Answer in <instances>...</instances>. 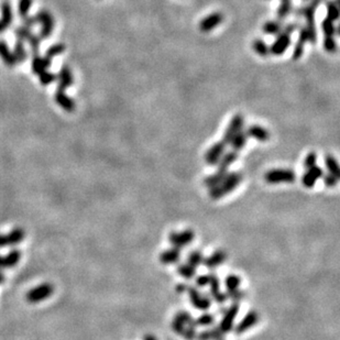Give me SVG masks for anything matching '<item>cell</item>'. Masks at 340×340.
Listing matches in <instances>:
<instances>
[{"label": "cell", "instance_id": "obj_45", "mask_svg": "<svg viewBox=\"0 0 340 340\" xmlns=\"http://www.w3.org/2000/svg\"><path fill=\"white\" fill-rule=\"evenodd\" d=\"M32 3V0H20L19 2V15L22 20L28 17V12L31 8Z\"/></svg>", "mask_w": 340, "mask_h": 340}, {"label": "cell", "instance_id": "obj_19", "mask_svg": "<svg viewBox=\"0 0 340 340\" xmlns=\"http://www.w3.org/2000/svg\"><path fill=\"white\" fill-rule=\"evenodd\" d=\"M307 41H308V35H307L306 28L305 26H303L300 29L299 40H297L296 42L294 50H293V54H292V59L294 61H299L303 56V54H304V47H305Z\"/></svg>", "mask_w": 340, "mask_h": 340}, {"label": "cell", "instance_id": "obj_12", "mask_svg": "<svg viewBox=\"0 0 340 340\" xmlns=\"http://www.w3.org/2000/svg\"><path fill=\"white\" fill-rule=\"evenodd\" d=\"M258 323H259V314L256 311L248 312L246 314V316L239 321V324H237L234 327L235 332L237 335H241V333L251 329L252 327L256 326Z\"/></svg>", "mask_w": 340, "mask_h": 340}, {"label": "cell", "instance_id": "obj_42", "mask_svg": "<svg viewBox=\"0 0 340 340\" xmlns=\"http://www.w3.org/2000/svg\"><path fill=\"white\" fill-rule=\"evenodd\" d=\"M224 287H226L227 291H234L240 288L241 285V278L240 276L236 274H229L226 278H224Z\"/></svg>", "mask_w": 340, "mask_h": 340}, {"label": "cell", "instance_id": "obj_51", "mask_svg": "<svg viewBox=\"0 0 340 340\" xmlns=\"http://www.w3.org/2000/svg\"><path fill=\"white\" fill-rule=\"evenodd\" d=\"M210 276H211V273L209 274H203V275H199L196 277V287L197 288H206L209 285L210 282Z\"/></svg>", "mask_w": 340, "mask_h": 340}, {"label": "cell", "instance_id": "obj_11", "mask_svg": "<svg viewBox=\"0 0 340 340\" xmlns=\"http://www.w3.org/2000/svg\"><path fill=\"white\" fill-rule=\"evenodd\" d=\"M291 41H292V39H291V34L285 32L278 33L276 35L275 41L273 42L272 45L270 46V54L275 56L282 55L291 45Z\"/></svg>", "mask_w": 340, "mask_h": 340}, {"label": "cell", "instance_id": "obj_36", "mask_svg": "<svg viewBox=\"0 0 340 340\" xmlns=\"http://www.w3.org/2000/svg\"><path fill=\"white\" fill-rule=\"evenodd\" d=\"M196 327H210L215 324V316L210 313H204L197 318H194Z\"/></svg>", "mask_w": 340, "mask_h": 340}, {"label": "cell", "instance_id": "obj_54", "mask_svg": "<svg viewBox=\"0 0 340 340\" xmlns=\"http://www.w3.org/2000/svg\"><path fill=\"white\" fill-rule=\"evenodd\" d=\"M188 285L185 283H180L176 285V292L178 293H186Z\"/></svg>", "mask_w": 340, "mask_h": 340}, {"label": "cell", "instance_id": "obj_17", "mask_svg": "<svg viewBox=\"0 0 340 340\" xmlns=\"http://www.w3.org/2000/svg\"><path fill=\"white\" fill-rule=\"evenodd\" d=\"M24 239V232L21 228L12 230L7 235H0V248L15 246Z\"/></svg>", "mask_w": 340, "mask_h": 340}, {"label": "cell", "instance_id": "obj_6", "mask_svg": "<svg viewBox=\"0 0 340 340\" xmlns=\"http://www.w3.org/2000/svg\"><path fill=\"white\" fill-rule=\"evenodd\" d=\"M188 296H190V302L192 305L199 311H208L211 306V299L208 295H205L199 292V290L195 287H190L188 285L187 291Z\"/></svg>", "mask_w": 340, "mask_h": 340}, {"label": "cell", "instance_id": "obj_8", "mask_svg": "<svg viewBox=\"0 0 340 340\" xmlns=\"http://www.w3.org/2000/svg\"><path fill=\"white\" fill-rule=\"evenodd\" d=\"M194 239H195V233L192 229H185L180 233L174 232L168 236V240L171 242V245L180 249L191 245Z\"/></svg>", "mask_w": 340, "mask_h": 340}, {"label": "cell", "instance_id": "obj_1", "mask_svg": "<svg viewBox=\"0 0 340 340\" xmlns=\"http://www.w3.org/2000/svg\"><path fill=\"white\" fill-rule=\"evenodd\" d=\"M323 2L324 0H309V4L306 5L305 7L304 6H301V7L294 10L295 17L305 18V28L308 35V42H311L312 44H316L317 42V30L316 26H315V11H316L318 6Z\"/></svg>", "mask_w": 340, "mask_h": 340}, {"label": "cell", "instance_id": "obj_25", "mask_svg": "<svg viewBox=\"0 0 340 340\" xmlns=\"http://www.w3.org/2000/svg\"><path fill=\"white\" fill-rule=\"evenodd\" d=\"M238 159V152L237 151H230V152L227 153H223V155L221 156V159L218 162V171H221V172H228V169L230 167V165L235 163Z\"/></svg>", "mask_w": 340, "mask_h": 340}, {"label": "cell", "instance_id": "obj_30", "mask_svg": "<svg viewBox=\"0 0 340 340\" xmlns=\"http://www.w3.org/2000/svg\"><path fill=\"white\" fill-rule=\"evenodd\" d=\"M55 100L59 104V106L62 107L64 110L72 112L75 109V102L69 96H66L64 92H56L55 94Z\"/></svg>", "mask_w": 340, "mask_h": 340}, {"label": "cell", "instance_id": "obj_47", "mask_svg": "<svg viewBox=\"0 0 340 340\" xmlns=\"http://www.w3.org/2000/svg\"><path fill=\"white\" fill-rule=\"evenodd\" d=\"M64 51H65V45L62 44V43H59V44H55V45H53V46L48 48L46 54H45V56L53 59L54 56L59 55V54H62Z\"/></svg>", "mask_w": 340, "mask_h": 340}, {"label": "cell", "instance_id": "obj_53", "mask_svg": "<svg viewBox=\"0 0 340 340\" xmlns=\"http://www.w3.org/2000/svg\"><path fill=\"white\" fill-rule=\"evenodd\" d=\"M38 23V21H36L35 19V17H27V18H24L23 19V26L24 27H28V28H32L33 26H35V24Z\"/></svg>", "mask_w": 340, "mask_h": 340}, {"label": "cell", "instance_id": "obj_33", "mask_svg": "<svg viewBox=\"0 0 340 340\" xmlns=\"http://www.w3.org/2000/svg\"><path fill=\"white\" fill-rule=\"evenodd\" d=\"M325 165L329 174L335 175L338 179L340 178V168L338 165V162L332 155L327 154L325 156Z\"/></svg>", "mask_w": 340, "mask_h": 340}, {"label": "cell", "instance_id": "obj_29", "mask_svg": "<svg viewBox=\"0 0 340 340\" xmlns=\"http://www.w3.org/2000/svg\"><path fill=\"white\" fill-rule=\"evenodd\" d=\"M284 28V23L282 20H270L266 21L263 26H262V31L265 34L269 35H277L278 33H281V31Z\"/></svg>", "mask_w": 340, "mask_h": 340}, {"label": "cell", "instance_id": "obj_24", "mask_svg": "<svg viewBox=\"0 0 340 340\" xmlns=\"http://www.w3.org/2000/svg\"><path fill=\"white\" fill-rule=\"evenodd\" d=\"M51 63H52V59H50V58H47V56L41 58V56H39V54H38V55H33L32 65H31L32 66V72L34 73V74L39 75L40 73L44 72V71H46L47 68H50Z\"/></svg>", "mask_w": 340, "mask_h": 340}, {"label": "cell", "instance_id": "obj_5", "mask_svg": "<svg viewBox=\"0 0 340 340\" xmlns=\"http://www.w3.org/2000/svg\"><path fill=\"white\" fill-rule=\"evenodd\" d=\"M239 304L238 302H234L232 305H230L226 312L223 313V316L220 320V324L218 326V328L223 333V335H227L228 332L232 331L235 327V320L237 318V315L239 313Z\"/></svg>", "mask_w": 340, "mask_h": 340}, {"label": "cell", "instance_id": "obj_56", "mask_svg": "<svg viewBox=\"0 0 340 340\" xmlns=\"http://www.w3.org/2000/svg\"><path fill=\"white\" fill-rule=\"evenodd\" d=\"M5 281V277H4V275L2 274V273H0V283H3Z\"/></svg>", "mask_w": 340, "mask_h": 340}, {"label": "cell", "instance_id": "obj_16", "mask_svg": "<svg viewBox=\"0 0 340 340\" xmlns=\"http://www.w3.org/2000/svg\"><path fill=\"white\" fill-rule=\"evenodd\" d=\"M223 20V16L220 12H214L209 16L205 17L199 23V30L202 32H209L217 28Z\"/></svg>", "mask_w": 340, "mask_h": 340}, {"label": "cell", "instance_id": "obj_37", "mask_svg": "<svg viewBox=\"0 0 340 340\" xmlns=\"http://www.w3.org/2000/svg\"><path fill=\"white\" fill-rule=\"evenodd\" d=\"M252 47H253L254 52H256L258 55H260V56L265 58L270 54V47L268 46V44H266L263 40H261V39L254 40L253 43H252Z\"/></svg>", "mask_w": 340, "mask_h": 340}, {"label": "cell", "instance_id": "obj_13", "mask_svg": "<svg viewBox=\"0 0 340 340\" xmlns=\"http://www.w3.org/2000/svg\"><path fill=\"white\" fill-rule=\"evenodd\" d=\"M224 150H226V144L222 141L212 144L205 153V162L208 165H217L224 153Z\"/></svg>", "mask_w": 340, "mask_h": 340}, {"label": "cell", "instance_id": "obj_14", "mask_svg": "<svg viewBox=\"0 0 340 340\" xmlns=\"http://www.w3.org/2000/svg\"><path fill=\"white\" fill-rule=\"evenodd\" d=\"M324 171L318 165L306 168V172L302 176V184L306 188H312L317 183V181L323 178Z\"/></svg>", "mask_w": 340, "mask_h": 340}, {"label": "cell", "instance_id": "obj_35", "mask_svg": "<svg viewBox=\"0 0 340 340\" xmlns=\"http://www.w3.org/2000/svg\"><path fill=\"white\" fill-rule=\"evenodd\" d=\"M227 173L228 172H221V171H218V169H217V171L214 174L207 176V178L204 180V185L206 187H208V188L216 186L217 184L220 183L224 176L227 175Z\"/></svg>", "mask_w": 340, "mask_h": 340}, {"label": "cell", "instance_id": "obj_38", "mask_svg": "<svg viewBox=\"0 0 340 340\" xmlns=\"http://www.w3.org/2000/svg\"><path fill=\"white\" fill-rule=\"evenodd\" d=\"M14 55H15V58H16V60H17V63H22V62H24V61L27 60V58H28V53H27V51H26V47H24L23 41L17 40L16 45H15Z\"/></svg>", "mask_w": 340, "mask_h": 340}, {"label": "cell", "instance_id": "obj_39", "mask_svg": "<svg viewBox=\"0 0 340 340\" xmlns=\"http://www.w3.org/2000/svg\"><path fill=\"white\" fill-rule=\"evenodd\" d=\"M326 9H327V18L331 21H337L339 19V6L335 4L333 0H328L326 3Z\"/></svg>", "mask_w": 340, "mask_h": 340}, {"label": "cell", "instance_id": "obj_21", "mask_svg": "<svg viewBox=\"0 0 340 340\" xmlns=\"http://www.w3.org/2000/svg\"><path fill=\"white\" fill-rule=\"evenodd\" d=\"M246 132H247L248 137H251L253 139H256L257 141H260V142L268 141L269 139H270V137H271L270 132L268 130H266L265 128H263V127L258 126V125L250 126L247 129Z\"/></svg>", "mask_w": 340, "mask_h": 340}, {"label": "cell", "instance_id": "obj_34", "mask_svg": "<svg viewBox=\"0 0 340 340\" xmlns=\"http://www.w3.org/2000/svg\"><path fill=\"white\" fill-rule=\"evenodd\" d=\"M293 10L292 0H281L280 7L276 10V16L278 20H283L287 18Z\"/></svg>", "mask_w": 340, "mask_h": 340}, {"label": "cell", "instance_id": "obj_48", "mask_svg": "<svg viewBox=\"0 0 340 340\" xmlns=\"http://www.w3.org/2000/svg\"><path fill=\"white\" fill-rule=\"evenodd\" d=\"M245 292H242L241 290L237 289L234 291H227L226 292V296H227V300H230L233 302H239L240 300H242L245 297Z\"/></svg>", "mask_w": 340, "mask_h": 340}, {"label": "cell", "instance_id": "obj_32", "mask_svg": "<svg viewBox=\"0 0 340 340\" xmlns=\"http://www.w3.org/2000/svg\"><path fill=\"white\" fill-rule=\"evenodd\" d=\"M176 271H178V273L182 277L186 278V280H191V278L196 276V268H194V266L188 263L179 264Z\"/></svg>", "mask_w": 340, "mask_h": 340}, {"label": "cell", "instance_id": "obj_18", "mask_svg": "<svg viewBox=\"0 0 340 340\" xmlns=\"http://www.w3.org/2000/svg\"><path fill=\"white\" fill-rule=\"evenodd\" d=\"M227 259V254L222 250H217L212 252L209 257L204 258L203 265H205L207 269L214 270L218 266H220Z\"/></svg>", "mask_w": 340, "mask_h": 340}, {"label": "cell", "instance_id": "obj_3", "mask_svg": "<svg viewBox=\"0 0 340 340\" xmlns=\"http://www.w3.org/2000/svg\"><path fill=\"white\" fill-rule=\"evenodd\" d=\"M242 181L239 172H228L219 184L209 188V196L212 199H219L235 191Z\"/></svg>", "mask_w": 340, "mask_h": 340}, {"label": "cell", "instance_id": "obj_20", "mask_svg": "<svg viewBox=\"0 0 340 340\" xmlns=\"http://www.w3.org/2000/svg\"><path fill=\"white\" fill-rule=\"evenodd\" d=\"M181 249L180 248H176V247H172L167 249V250H164L163 252H161L160 254V262L162 264H175L178 263L180 259H181Z\"/></svg>", "mask_w": 340, "mask_h": 340}, {"label": "cell", "instance_id": "obj_41", "mask_svg": "<svg viewBox=\"0 0 340 340\" xmlns=\"http://www.w3.org/2000/svg\"><path fill=\"white\" fill-rule=\"evenodd\" d=\"M321 30L324 31L325 36H333V35L339 34L338 33L339 30L335 27L333 21L328 19V18H326V19L321 22Z\"/></svg>", "mask_w": 340, "mask_h": 340}, {"label": "cell", "instance_id": "obj_43", "mask_svg": "<svg viewBox=\"0 0 340 340\" xmlns=\"http://www.w3.org/2000/svg\"><path fill=\"white\" fill-rule=\"evenodd\" d=\"M30 44V47H31V52L33 55H38L39 53V47H40V43H41V39L39 38V35H35V34H31L29 36V39L27 40Z\"/></svg>", "mask_w": 340, "mask_h": 340}, {"label": "cell", "instance_id": "obj_28", "mask_svg": "<svg viewBox=\"0 0 340 340\" xmlns=\"http://www.w3.org/2000/svg\"><path fill=\"white\" fill-rule=\"evenodd\" d=\"M0 58L3 59L4 63L8 66H15L17 64V60L5 41L0 40Z\"/></svg>", "mask_w": 340, "mask_h": 340}, {"label": "cell", "instance_id": "obj_26", "mask_svg": "<svg viewBox=\"0 0 340 340\" xmlns=\"http://www.w3.org/2000/svg\"><path fill=\"white\" fill-rule=\"evenodd\" d=\"M21 258V253L19 250H12L9 252L8 256L2 257L0 256V269H8L12 268L19 262Z\"/></svg>", "mask_w": 340, "mask_h": 340}, {"label": "cell", "instance_id": "obj_57", "mask_svg": "<svg viewBox=\"0 0 340 340\" xmlns=\"http://www.w3.org/2000/svg\"><path fill=\"white\" fill-rule=\"evenodd\" d=\"M303 2H309V0H303Z\"/></svg>", "mask_w": 340, "mask_h": 340}, {"label": "cell", "instance_id": "obj_2", "mask_svg": "<svg viewBox=\"0 0 340 340\" xmlns=\"http://www.w3.org/2000/svg\"><path fill=\"white\" fill-rule=\"evenodd\" d=\"M171 327L175 333H178V335L185 338L186 340L196 339L197 327L194 323L192 315L188 312L181 311L176 314L172 320Z\"/></svg>", "mask_w": 340, "mask_h": 340}, {"label": "cell", "instance_id": "obj_55", "mask_svg": "<svg viewBox=\"0 0 340 340\" xmlns=\"http://www.w3.org/2000/svg\"><path fill=\"white\" fill-rule=\"evenodd\" d=\"M143 340H156V338L153 335H147L143 338Z\"/></svg>", "mask_w": 340, "mask_h": 340}, {"label": "cell", "instance_id": "obj_31", "mask_svg": "<svg viewBox=\"0 0 340 340\" xmlns=\"http://www.w3.org/2000/svg\"><path fill=\"white\" fill-rule=\"evenodd\" d=\"M248 135H247V132L244 131V130H240L238 133H237V135L234 137V139L232 141H230V145H232V148L234 151H237V152H238V151H240L241 149H244L245 148V145L247 144V141H248Z\"/></svg>", "mask_w": 340, "mask_h": 340}, {"label": "cell", "instance_id": "obj_52", "mask_svg": "<svg viewBox=\"0 0 340 340\" xmlns=\"http://www.w3.org/2000/svg\"><path fill=\"white\" fill-rule=\"evenodd\" d=\"M323 179H324V183L327 187H335L338 183V178H336L335 175L329 174V173L324 174Z\"/></svg>", "mask_w": 340, "mask_h": 340}, {"label": "cell", "instance_id": "obj_49", "mask_svg": "<svg viewBox=\"0 0 340 340\" xmlns=\"http://www.w3.org/2000/svg\"><path fill=\"white\" fill-rule=\"evenodd\" d=\"M39 78H40V82H41L42 85H48V84H51V83L55 81L58 77L54 74H52V73L44 71V72L40 73Z\"/></svg>", "mask_w": 340, "mask_h": 340}, {"label": "cell", "instance_id": "obj_46", "mask_svg": "<svg viewBox=\"0 0 340 340\" xmlns=\"http://www.w3.org/2000/svg\"><path fill=\"white\" fill-rule=\"evenodd\" d=\"M324 48L328 53H336L337 52V43L333 36H325L324 39Z\"/></svg>", "mask_w": 340, "mask_h": 340}, {"label": "cell", "instance_id": "obj_15", "mask_svg": "<svg viewBox=\"0 0 340 340\" xmlns=\"http://www.w3.org/2000/svg\"><path fill=\"white\" fill-rule=\"evenodd\" d=\"M209 294H210V299L214 300L218 304H222L227 301V296L226 293L221 292L220 290V282L219 278L215 274V273H211L210 276V282H209Z\"/></svg>", "mask_w": 340, "mask_h": 340}, {"label": "cell", "instance_id": "obj_44", "mask_svg": "<svg viewBox=\"0 0 340 340\" xmlns=\"http://www.w3.org/2000/svg\"><path fill=\"white\" fill-rule=\"evenodd\" d=\"M32 34L31 32V30H30V28L28 27H20V28H17L16 29V31H15V35L17 36V39L18 40H20V41H27L29 39V36Z\"/></svg>", "mask_w": 340, "mask_h": 340}, {"label": "cell", "instance_id": "obj_7", "mask_svg": "<svg viewBox=\"0 0 340 340\" xmlns=\"http://www.w3.org/2000/svg\"><path fill=\"white\" fill-rule=\"evenodd\" d=\"M54 292V288L52 284L44 283L41 284L39 287L32 289L29 291L27 294V301L31 304H35V303L43 302L46 299H48Z\"/></svg>", "mask_w": 340, "mask_h": 340}, {"label": "cell", "instance_id": "obj_4", "mask_svg": "<svg viewBox=\"0 0 340 340\" xmlns=\"http://www.w3.org/2000/svg\"><path fill=\"white\" fill-rule=\"evenodd\" d=\"M296 179V174L290 168H273L265 173L264 180L269 184L293 183Z\"/></svg>", "mask_w": 340, "mask_h": 340}, {"label": "cell", "instance_id": "obj_22", "mask_svg": "<svg viewBox=\"0 0 340 340\" xmlns=\"http://www.w3.org/2000/svg\"><path fill=\"white\" fill-rule=\"evenodd\" d=\"M59 78V86L56 92H64L73 84V74L69 66H63V69L60 71Z\"/></svg>", "mask_w": 340, "mask_h": 340}, {"label": "cell", "instance_id": "obj_50", "mask_svg": "<svg viewBox=\"0 0 340 340\" xmlns=\"http://www.w3.org/2000/svg\"><path fill=\"white\" fill-rule=\"evenodd\" d=\"M317 163V154L316 152H309L304 159V162H303V164H304L305 168H309V167H313L314 165H316Z\"/></svg>", "mask_w": 340, "mask_h": 340}, {"label": "cell", "instance_id": "obj_23", "mask_svg": "<svg viewBox=\"0 0 340 340\" xmlns=\"http://www.w3.org/2000/svg\"><path fill=\"white\" fill-rule=\"evenodd\" d=\"M2 20H0V33L4 32L5 30H7L12 22V10L11 5L6 0L2 5Z\"/></svg>", "mask_w": 340, "mask_h": 340}, {"label": "cell", "instance_id": "obj_9", "mask_svg": "<svg viewBox=\"0 0 340 340\" xmlns=\"http://www.w3.org/2000/svg\"><path fill=\"white\" fill-rule=\"evenodd\" d=\"M35 19L36 21L42 24V29L39 34V38L41 40L48 38V36L52 34V31L54 29V20H53L52 15L46 10H41L38 12V15L35 16Z\"/></svg>", "mask_w": 340, "mask_h": 340}, {"label": "cell", "instance_id": "obj_27", "mask_svg": "<svg viewBox=\"0 0 340 340\" xmlns=\"http://www.w3.org/2000/svg\"><path fill=\"white\" fill-rule=\"evenodd\" d=\"M223 333L219 330L218 327H211V328L205 329L202 332L196 335L197 340H223Z\"/></svg>", "mask_w": 340, "mask_h": 340}, {"label": "cell", "instance_id": "obj_10", "mask_svg": "<svg viewBox=\"0 0 340 340\" xmlns=\"http://www.w3.org/2000/svg\"><path fill=\"white\" fill-rule=\"evenodd\" d=\"M244 125H245V118L242 117V115L240 114L235 115L232 121H230V124L228 125L226 131H224L223 133L222 142L224 144H229L237 133H238L240 130H242V127H244Z\"/></svg>", "mask_w": 340, "mask_h": 340}, {"label": "cell", "instance_id": "obj_40", "mask_svg": "<svg viewBox=\"0 0 340 340\" xmlns=\"http://www.w3.org/2000/svg\"><path fill=\"white\" fill-rule=\"evenodd\" d=\"M204 254L202 251L198 250H194L187 256V263L191 264L194 268H197V266L203 264L204 261Z\"/></svg>", "mask_w": 340, "mask_h": 340}]
</instances>
